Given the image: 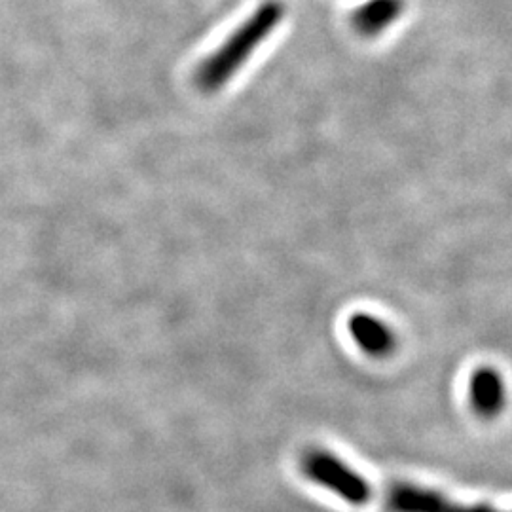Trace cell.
Returning <instances> with one entry per match:
<instances>
[{"label": "cell", "instance_id": "obj_4", "mask_svg": "<svg viewBox=\"0 0 512 512\" xmlns=\"http://www.w3.org/2000/svg\"><path fill=\"white\" fill-rule=\"evenodd\" d=\"M349 334L355 344L365 351L366 355L382 359L395 351L397 336L387 327L384 321L370 313H355L349 317Z\"/></svg>", "mask_w": 512, "mask_h": 512}, {"label": "cell", "instance_id": "obj_5", "mask_svg": "<svg viewBox=\"0 0 512 512\" xmlns=\"http://www.w3.org/2000/svg\"><path fill=\"white\" fill-rule=\"evenodd\" d=\"M469 397L478 416L495 418L503 410L507 399L501 374L490 366L478 368L471 378Z\"/></svg>", "mask_w": 512, "mask_h": 512}, {"label": "cell", "instance_id": "obj_6", "mask_svg": "<svg viewBox=\"0 0 512 512\" xmlns=\"http://www.w3.org/2000/svg\"><path fill=\"white\" fill-rule=\"evenodd\" d=\"M404 12V0H366L353 16V29L361 37H378L389 29Z\"/></svg>", "mask_w": 512, "mask_h": 512}, {"label": "cell", "instance_id": "obj_1", "mask_svg": "<svg viewBox=\"0 0 512 512\" xmlns=\"http://www.w3.org/2000/svg\"><path fill=\"white\" fill-rule=\"evenodd\" d=\"M283 14L285 8L281 2H264L251 18L239 25L238 31H234L215 54L203 61L196 73L198 88L202 92H215L222 88L245 65L258 44L272 35Z\"/></svg>", "mask_w": 512, "mask_h": 512}, {"label": "cell", "instance_id": "obj_2", "mask_svg": "<svg viewBox=\"0 0 512 512\" xmlns=\"http://www.w3.org/2000/svg\"><path fill=\"white\" fill-rule=\"evenodd\" d=\"M302 471L315 484L346 499L351 505H365L372 497V486L366 482L365 476L359 475L348 463L327 450H308L302 458Z\"/></svg>", "mask_w": 512, "mask_h": 512}, {"label": "cell", "instance_id": "obj_3", "mask_svg": "<svg viewBox=\"0 0 512 512\" xmlns=\"http://www.w3.org/2000/svg\"><path fill=\"white\" fill-rule=\"evenodd\" d=\"M384 501L389 512H503L484 503L463 505L435 490L410 482L391 484L385 492Z\"/></svg>", "mask_w": 512, "mask_h": 512}]
</instances>
